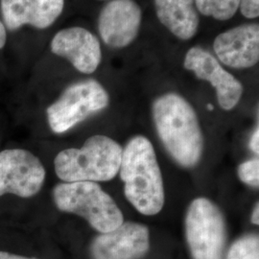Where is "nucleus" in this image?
<instances>
[{
    "instance_id": "f257e3e1",
    "label": "nucleus",
    "mask_w": 259,
    "mask_h": 259,
    "mask_svg": "<svg viewBox=\"0 0 259 259\" xmlns=\"http://www.w3.org/2000/svg\"><path fill=\"white\" fill-rule=\"evenodd\" d=\"M157 135L168 153L185 167L196 165L203 152V136L192 106L177 93H167L153 104Z\"/></svg>"
},
{
    "instance_id": "f03ea898",
    "label": "nucleus",
    "mask_w": 259,
    "mask_h": 259,
    "mask_svg": "<svg viewBox=\"0 0 259 259\" xmlns=\"http://www.w3.org/2000/svg\"><path fill=\"white\" fill-rule=\"evenodd\" d=\"M119 172L125 196L139 212L152 216L162 209V176L149 139L138 136L130 140L122 152Z\"/></svg>"
},
{
    "instance_id": "7ed1b4c3",
    "label": "nucleus",
    "mask_w": 259,
    "mask_h": 259,
    "mask_svg": "<svg viewBox=\"0 0 259 259\" xmlns=\"http://www.w3.org/2000/svg\"><path fill=\"white\" fill-rule=\"evenodd\" d=\"M122 152L113 139L93 136L82 148L66 149L57 155L56 174L65 183L111 181L119 172Z\"/></svg>"
},
{
    "instance_id": "20e7f679",
    "label": "nucleus",
    "mask_w": 259,
    "mask_h": 259,
    "mask_svg": "<svg viewBox=\"0 0 259 259\" xmlns=\"http://www.w3.org/2000/svg\"><path fill=\"white\" fill-rule=\"evenodd\" d=\"M53 198L60 210L83 217L101 233L112 232L124 223L117 204L96 183L60 184L53 190Z\"/></svg>"
},
{
    "instance_id": "39448f33",
    "label": "nucleus",
    "mask_w": 259,
    "mask_h": 259,
    "mask_svg": "<svg viewBox=\"0 0 259 259\" xmlns=\"http://www.w3.org/2000/svg\"><path fill=\"white\" fill-rule=\"evenodd\" d=\"M109 102V94L97 81L89 79L73 83L48 107L49 126L56 134H63L107 108Z\"/></svg>"
},
{
    "instance_id": "423d86ee",
    "label": "nucleus",
    "mask_w": 259,
    "mask_h": 259,
    "mask_svg": "<svg viewBox=\"0 0 259 259\" xmlns=\"http://www.w3.org/2000/svg\"><path fill=\"white\" fill-rule=\"evenodd\" d=\"M185 231L193 259H222L226 224L221 210L211 201L198 198L190 204Z\"/></svg>"
},
{
    "instance_id": "0eeeda50",
    "label": "nucleus",
    "mask_w": 259,
    "mask_h": 259,
    "mask_svg": "<svg viewBox=\"0 0 259 259\" xmlns=\"http://www.w3.org/2000/svg\"><path fill=\"white\" fill-rule=\"evenodd\" d=\"M46 180V169L35 155L23 149L0 152V197L13 194L31 198Z\"/></svg>"
},
{
    "instance_id": "6e6552de",
    "label": "nucleus",
    "mask_w": 259,
    "mask_h": 259,
    "mask_svg": "<svg viewBox=\"0 0 259 259\" xmlns=\"http://www.w3.org/2000/svg\"><path fill=\"white\" fill-rule=\"evenodd\" d=\"M184 65L187 70L194 72L197 78L212 84L223 110H232L240 101L243 93L242 83L204 48H190L185 55Z\"/></svg>"
},
{
    "instance_id": "1a4fd4ad",
    "label": "nucleus",
    "mask_w": 259,
    "mask_h": 259,
    "mask_svg": "<svg viewBox=\"0 0 259 259\" xmlns=\"http://www.w3.org/2000/svg\"><path fill=\"white\" fill-rule=\"evenodd\" d=\"M142 12L134 0H111L100 12L98 30L108 47L124 48L138 37Z\"/></svg>"
},
{
    "instance_id": "9d476101",
    "label": "nucleus",
    "mask_w": 259,
    "mask_h": 259,
    "mask_svg": "<svg viewBox=\"0 0 259 259\" xmlns=\"http://www.w3.org/2000/svg\"><path fill=\"white\" fill-rule=\"evenodd\" d=\"M53 54L65 58L83 74H92L102 61L100 41L92 32L82 27L63 29L51 40Z\"/></svg>"
},
{
    "instance_id": "9b49d317",
    "label": "nucleus",
    "mask_w": 259,
    "mask_h": 259,
    "mask_svg": "<svg viewBox=\"0 0 259 259\" xmlns=\"http://www.w3.org/2000/svg\"><path fill=\"white\" fill-rule=\"evenodd\" d=\"M148 229L138 223H123L112 232L97 236L92 245L93 259H139L149 250Z\"/></svg>"
},
{
    "instance_id": "f8f14e48",
    "label": "nucleus",
    "mask_w": 259,
    "mask_h": 259,
    "mask_svg": "<svg viewBox=\"0 0 259 259\" xmlns=\"http://www.w3.org/2000/svg\"><path fill=\"white\" fill-rule=\"evenodd\" d=\"M219 61L232 68H249L258 63L259 25L243 24L223 32L214 39Z\"/></svg>"
},
{
    "instance_id": "ddd939ff",
    "label": "nucleus",
    "mask_w": 259,
    "mask_h": 259,
    "mask_svg": "<svg viewBox=\"0 0 259 259\" xmlns=\"http://www.w3.org/2000/svg\"><path fill=\"white\" fill-rule=\"evenodd\" d=\"M65 0H0L4 25L11 31L24 25L50 27L62 15Z\"/></svg>"
},
{
    "instance_id": "4468645a",
    "label": "nucleus",
    "mask_w": 259,
    "mask_h": 259,
    "mask_svg": "<svg viewBox=\"0 0 259 259\" xmlns=\"http://www.w3.org/2000/svg\"><path fill=\"white\" fill-rule=\"evenodd\" d=\"M158 20L175 36L187 40L194 37L200 18L194 0H155Z\"/></svg>"
},
{
    "instance_id": "2eb2a0df",
    "label": "nucleus",
    "mask_w": 259,
    "mask_h": 259,
    "mask_svg": "<svg viewBox=\"0 0 259 259\" xmlns=\"http://www.w3.org/2000/svg\"><path fill=\"white\" fill-rule=\"evenodd\" d=\"M194 3L202 15L224 21L236 14L240 0H194Z\"/></svg>"
},
{
    "instance_id": "dca6fc26",
    "label": "nucleus",
    "mask_w": 259,
    "mask_h": 259,
    "mask_svg": "<svg viewBox=\"0 0 259 259\" xmlns=\"http://www.w3.org/2000/svg\"><path fill=\"white\" fill-rule=\"evenodd\" d=\"M227 259H259L258 235L249 234L234 242Z\"/></svg>"
},
{
    "instance_id": "f3484780",
    "label": "nucleus",
    "mask_w": 259,
    "mask_h": 259,
    "mask_svg": "<svg viewBox=\"0 0 259 259\" xmlns=\"http://www.w3.org/2000/svg\"><path fill=\"white\" fill-rule=\"evenodd\" d=\"M238 176L243 183L258 187L259 160L258 157L251 158L243 162L238 168Z\"/></svg>"
},
{
    "instance_id": "a211bd4d",
    "label": "nucleus",
    "mask_w": 259,
    "mask_h": 259,
    "mask_svg": "<svg viewBox=\"0 0 259 259\" xmlns=\"http://www.w3.org/2000/svg\"><path fill=\"white\" fill-rule=\"evenodd\" d=\"M241 14L247 19L258 18L259 0H240Z\"/></svg>"
},
{
    "instance_id": "6ab92c4d",
    "label": "nucleus",
    "mask_w": 259,
    "mask_h": 259,
    "mask_svg": "<svg viewBox=\"0 0 259 259\" xmlns=\"http://www.w3.org/2000/svg\"><path fill=\"white\" fill-rule=\"evenodd\" d=\"M250 147L251 149V151L255 154H258L259 153V131L258 128H256V130L253 132L252 134V137L250 139Z\"/></svg>"
},
{
    "instance_id": "aec40b11",
    "label": "nucleus",
    "mask_w": 259,
    "mask_h": 259,
    "mask_svg": "<svg viewBox=\"0 0 259 259\" xmlns=\"http://www.w3.org/2000/svg\"><path fill=\"white\" fill-rule=\"evenodd\" d=\"M7 41V30L4 23L0 20V50L5 47Z\"/></svg>"
},
{
    "instance_id": "412c9836",
    "label": "nucleus",
    "mask_w": 259,
    "mask_h": 259,
    "mask_svg": "<svg viewBox=\"0 0 259 259\" xmlns=\"http://www.w3.org/2000/svg\"><path fill=\"white\" fill-rule=\"evenodd\" d=\"M0 259H36L30 258V257H25V256H21L19 254H14V253H10L6 251H0Z\"/></svg>"
},
{
    "instance_id": "4be33fe9",
    "label": "nucleus",
    "mask_w": 259,
    "mask_h": 259,
    "mask_svg": "<svg viewBox=\"0 0 259 259\" xmlns=\"http://www.w3.org/2000/svg\"><path fill=\"white\" fill-rule=\"evenodd\" d=\"M259 207L258 203L255 205L254 209H253V212H252V216H251V221L254 224V225H258L259 223Z\"/></svg>"
},
{
    "instance_id": "5701e85b",
    "label": "nucleus",
    "mask_w": 259,
    "mask_h": 259,
    "mask_svg": "<svg viewBox=\"0 0 259 259\" xmlns=\"http://www.w3.org/2000/svg\"><path fill=\"white\" fill-rule=\"evenodd\" d=\"M207 110H209V111H212V110H213L212 105H207Z\"/></svg>"
}]
</instances>
